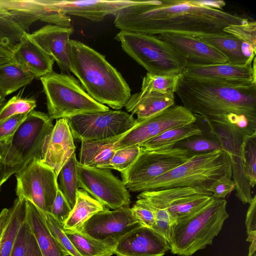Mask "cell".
<instances>
[{
    "instance_id": "1",
    "label": "cell",
    "mask_w": 256,
    "mask_h": 256,
    "mask_svg": "<svg viewBox=\"0 0 256 256\" xmlns=\"http://www.w3.org/2000/svg\"><path fill=\"white\" fill-rule=\"evenodd\" d=\"M222 6L221 0H141L119 10L114 24L120 30L142 34L197 36L222 32L229 25L248 20L220 10Z\"/></svg>"
},
{
    "instance_id": "2",
    "label": "cell",
    "mask_w": 256,
    "mask_h": 256,
    "mask_svg": "<svg viewBox=\"0 0 256 256\" xmlns=\"http://www.w3.org/2000/svg\"><path fill=\"white\" fill-rule=\"evenodd\" d=\"M176 92L208 126H228L244 136L256 134V84L232 86L182 76Z\"/></svg>"
},
{
    "instance_id": "3",
    "label": "cell",
    "mask_w": 256,
    "mask_h": 256,
    "mask_svg": "<svg viewBox=\"0 0 256 256\" xmlns=\"http://www.w3.org/2000/svg\"><path fill=\"white\" fill-rule=\"evenodd\" d=\"M71 72L94 100L116 110L124 107L131 89L120 73L104 56L76 40H70Z\"/></svg>"
},
{
    "instance_id": "4",
    "label": "cell",
    "mask_w": 256,
    "mask_h": 256,
    "mask_svg": "<svg viewBox=\"0 0 256 256\" xmlns=\"http://www.w3.org/2000/svg\"><path fill=\"white\" fill-rule=\"evenodd\" d=\"M225 199L214 198L198 212L172 225L170 250L174 254L191 256L210 245L229 217Z\"/></svg>"
},
{
    "instance_id": "5",
    "label": "cell",
    "mask_w": 256,
    "mask_h": 256,
    "mask_svg": "<svg viewBox=\"0 0 256 256\" xmlns=\"http://www.w3.org/2000/svg\"><path fill=\"white\" fill-rule=\"evenodd\" d=\"M226 174H232L230 156L226 150H216L194 155L185 163L144 185L140 192L180 187L208 192L212 182Z\"/></svg>"
},
{
    "instance_id": "6",
    "label": "cell",
    "mask_w": 256,
    "mask_h": 256,
    "mask_svg": "<svg viewBox=\"0 0 256 256\" xmlns=\"http://www.w3.org/2000/svg\"><path fill=\"white\" fill-rule=\"evenodd\" d=\"M40 80L46 97L48 114L52 120L110 110L91 98L70 74L52 72Z\"/></svg>"
},
{
    "instance_id": "7",
    "label": "cell",
    "mask_w": 256,
    "mask_h": 256,
    "mask_svg": "<svg viewBox=\"0 0 256 256\" xmlns=\"http://www.w3.org/2000/svg\"><path fill=\"white\" fill-rule=\"evenodd\" d=\"M123 50L148 73L163 75L182 72L186 66L182 58L156 36L120 30L115 36Z\"/></svg>"
},
{
    "instance_id": "8",
    "label": "cell",
    "mask_w": 256,
    "mask_h": 256,
    "mask_svg": "<svg viewBox=\"0 0 256 256\" xmlns=\"http://www.w3.org/2000/svg\"><path fill=\"white\" fill-rule=\"evenodd\" d=\"M54 128L48 114L32 110L20 124L10 146L1 154L10 176L34 159H41L44 143Z\"/></svg>"
},
{
    "instance_id": "9",
    "label": "cell",
    "mask_w": 256,
    "mask_h": 256,
    "mask_svg": "<svg viewBox=\"0 0 256 256\" xmlns=\"http://www.w3.org/2000/svg\"><path fill=\"white\" fill-rule=\"evenodd\" d=\"M194 155L178 147H170L141 152L136 160L121 172L128 190L140 192L146 183L185 163Z\"/></svg>"
},
{
    "instance_id": "10",
    "label": "cell",
    "mask_w": 256,
    "mask_h": 256,
    "mask_svg": "<svg viewBox=\"0 0 256 256\" xmlns=\"http://www.w3.org/2000/svg\"><path fill=\"white\" fill-rule=\"evenodd\" d=\"M50 12L42 0H0V46L12 52L30 26Z\"/></svg>"
},
{
    "instance_id": "11",
    "label": "cell",
    "mask_w": 256,
    "mask_h": 256,
    "mask_svg": "<svg viewBox=\"0 0 256 256\" xmlns=\"http://www.w3.org/2000/svg\"><path fill=\"white\" fill-rule=\"evenodd\" d=\"M74 138L80 140L112 138L124 134L138 122L120 110L78 114L66 118Z\"/></svg>"
},
{
    "instance_id": "12",
    "label": "cell",
    "mask_w": 256,
    "mask_h": 256,
    "mask_svg": "<svg viewBox=\"0 0 256 256\" xmlns=\"http://www.w3.org/2000/svg\"><path fill=\"white\" fill-rule=\"evenodd\" d=\"M15 176L18 198L30 201L42 214H50L58 189L53 170L41 159L34 158Z\"/></svg>"
},
{
    "instance_id": "13",
    "label": "cell",
    "mask_w": 256,
    "mask_h": 256,
    "mask_svg": "<svg viewBox=\"0 0 256 256\" xmlns=\"http://www.w3.org/2000/svg\"><path fill=\"white\" fill-rule=\"evenodd\" d=\"M137 199L166 210L172 224L198 212L214 198L210 192L180 187L141 192Z\"/></svg>"
},
{
    "instance_id": "14",
    "label": "cell",
    "mask_w": 256,
    "mask_h": 256,
    "mask_svg": "<svg viewBox=\"0 0 256 256\" xmlns=\"http://www.w3.org/2000/svg\"><path fill=\"white\" fill-rule=\"evenodd\" d=\"M80 188L100 202L106 208L116 210L129 206L130 196L123 181L110 169L83 166L78 168Z\"/></svg>"
},
{
    "instance_id": "15",
    "label": "cell",
    "mask_w": 256,
    "mask_h": 256,
    "mask_svg": "<svg viewBox=\"0 0 256 256\" xmlns=\"http://www.w3.org/2000/svg\"><path fill=\"white\" fill-rule=\"evenodd\" d=\"M196 116L184 106H173L142 121L126 132L115 144L118 150L140 146L171 128L195 123Z\"/></svg>"
},
{
    "instance_id": "16",
    "label": "cell",
    "mask_w": 256,
    "mask_h": 256,
    "mask_svg": "<svg viewBox=\"0 0 256 256\" xmlns=\"http://www.w3.org/2000/svg\"><path fill=\"white\" fill-rule=\"evenodd\" d=\"M140 226L131 208L124 206L96 212L78 231L114 248L124 236Z\"/></svg>"
},
{
    "instance_id": "17",
    "label": "cell",
    "mask_w": 256,
    "mask_h": 256,
    "mask_svg": "<svg viewBox=\"0 0 256 256\" xmlns=\"http://www.w3.org/2000/svg\"><path fill=\"white\" fill-rule=\"evenodd\" d=\"M256 58L244 65L228 62L205 66H186L182 72L186 78L232 86L256 84Z\"/></svg>"
},
{
    "instance_id": "18",
    "label": "cell",
    "mask_w": 256,
    "mask_h": 256,
    "mask_svg": "<svg viewBox=\"0 0 256 256\" xmlns=\"http://www.w3.org/2000/svg\"><path fill=\"white\" fill-rule=\"evenodd\" d=\"M208 128L210 132L218 139L230 156L232 178L236 184V196L243 204H250L253 197L244 168L242 144L244 136L228 126H212Z\"/></svg>"
},
{
    "instance_id": "19",
    "label": "cell",
    "mask_w": 256,
    "mask_h": 256,
    "mask_svg": "<svg viewBox=\"0 0 256 256\" xmlns=\"http://www.w3.org/2000/svg\"><path fill=\"white\" fill-rule=\"evenodd\" d=\"M141 0H42L46 8L66 15L101 22L109 14L115 15L120 10L140 3Z\"/></svg>"
},
{
    "instance_id": "20",
    "label": "cell",
    "mask_w": 256,
    "mask_h": 256,
    "mask_svg": "<svg viewBox=\"0 0 256 256\" xmlns=\"http://www.w3.org/2000/svg\"><path fill=\"white\" fill-rule=\"evenodd\" d=\"M169 250L170 244L163 236L144 226L126 234L113 248L118 256H164Z\"/></svg>"
},
{
    "instance_id": "21",
    "label": "cell",
    "mask_w": 256,
    "mask_h": 256,
    "mask_svg": "<svg viewBox=\"0 0 256 256\" xmlns=\"http://www.w3.org/2000/svg\"><path fill=\"white\" fill-rule=\"evenodd\" d=\"M156 36L170 44L185 60L186 66L227 62L222 54L197 36L176 34H164Z\"/></svg>"
},
{
    "instance_id": "22",
    "label": "cell",
    "mask_w": 256,
    "mask_h": 256,
    "mask_svg": "<svg viewBox=\"0 0 256 256\" xmlns=\"http://www.w3.org/2000/svg\"><path fill=\"white\" fill-rule=\"evenodd\" d=\"M72 26L47 24L30 34V37L56 62L62 73L71 72L70 36Z\"/></svg>"
},
{
    "instance_id": "23",
    "label": "cell",
    "mask_w": 256,
    "mask_h": 256,
    "mask_svg": "<svg viewBox=\"0 0 256 256\" xmlns=\"http://www.w3.org/2000/svg\"><path fill=\"white\" fill-rule=\"evenodd\" d=\"M75 150L74 136L67 120H56L44 143L42 162L50 167L58 176L62 166Z\"/></svg>"
},
{
    "instance_id": "24",
    "label": "cell",
    "mask_w": 256,
    "mask_h": 256,
    "mask_svg": "<svg viewBox=\"0 0 256 256\" xmlns=\"http://www.w3.org/2000/svg\"><path fill=\"white\" fill-rule=\"evenodd\" d=\"M13 62L22 66L34 78H40L53 72L54 61L24 32L20 40L12 52Z\"/></svg>"
},
{
    "instance_id": "25",
    "label": "cell",
    "mask_w": 256,
    "mask_h": 256,
    "mask_svg": "<svg viewBox=\"0 0 256 256\" xmlns=\"http://www.w3.org/2000/svg\"><path fill=\"white\" fill-rule=\"evenodd\" d=\"M26 218L44 256H68L50 232L44 216L31 202L26 200Z\"/></svg>"
},
{
    "instance_id": "26",
    "label": "cell",
    "mask_w": 256,
    "mask_h": 256,
    "mask_svg": "<svg viewBox=\"0 0 256 256\" xmlns=\"http://www.w3.org/2000/svg\"><path fill=\"white\" fill-rule=\"evenodd\" d=\"M174 104V94L140 91L131 96L124 107L142 122Z\"/></svg>"
},
{
    "instance_id": "27",
    "label": "cell",
    "mask_w": 256,
    "mask_h": 256,
    "mask_svg": "<svg viewBox=\"0 0 256 256\" xmlns=\"http://www.w3.org/2000/svg\"><path fill=\"white\" fill-rule=\"evenodd\" d=\"M124 134L106 140H82L79 164L92 168H110L116 150L114 144Z\"/></svg>"
},
{
    "instance_id": "28",
    "label": "cell",
    "mask_w": 256,
    "mask_h": 256,
    "mask_svg": "<svg viewBox=\"0 0 256 256\" xmlns=\"http://www.w3.org/2000/svg\"><path fill=\"white\" fill-rule=\"evenodd\" d=\"M222 54L227 62L234 65H244L253 60H248L242 52L243 41L225 32L197 36Z\"/></svg>"
},
{
    "instance_id": "29",
    "label": "cell",
    "mask_w": 256,
    "mask_h": 256,
    "mask_svg": "<svg viewBox=\"0 0 256 256\" xmlns=\"http://www.w3.org/2000/svg\"><path fill=\"white\" fill-rule=\"evenodd\" d=\"M106 208L86 192L79 188L75 204L66 220L63 228L66 230H79L94 214Z\"/></svg>"
},
{
    "instance_id": "30",
    "label": "cell",
    "mask_w": 256,
    "mask_h": 256,
    "mask_svg": "<svg viewBox=\"0 0 256 256\" xmlns=\"http://www.w3.org/2000/svg\"><path fill=\"white\" fill-rule=\"evenodd\" d=\"M203 133L200 128L194 123L166 130L145 142L140 146L145 150L174 147L176 144L184 140Z\"/></svg>"
},
{
    "instance_id": "31",
    "label": "cell",
    "mask_w": 256,
    "mask_h": 256,
    "mask_svg": "<svg viewBox=\"0 0 256 256\" xmlns=\"http://www.w3.org/2000/svg\"><path fill=\"white\" fill-rule=\"evenodd\" d=\"M34 76L18 64L12 62L0 66V94L5 98L30 84Z\"/></svg>"
},
{
    "instance_id": "32",
    "label": "cell",
    "mask_w": 256,
    "mask_h": 256,
    "mask_svg": "<svg viewBox=\"0 0 256 256\" xmlns=\"http://www.w3.org/2000/svg\"><path fill=\"white\" fill-rule=\"evenodd\" d=\"M10 216L0 241V256H10L18 231L26 217V201L16 198L10 208Z\"/></svg>"
},
{
    "instance_id": "33",
    "label": "cell",
    "mask_w": 256,
    "mask_h": 256,
    "mask_svg": "<svg viewBox=\"0 0 256 256\" xmlns=\"http://www.w3.org/2000/svg\"><path fill=\"white\" fill-rule=\"evenodd\" d=\"M78 162L74 152L60 169L58 176V186L72 209L76 198L80 188L78 168Z\"/></svg>"
},
{
    "instance_id": "34",
    "label": "cell",
    "mask_w": 256,
    "mask_h": 256,
    "mask_svg": "<svg viewBox=\"0 0 256 256\" xmlns=\"http://www.w3.org/2000/svg\"><path fill=\"white\" fill-rule=\"evenodd\" d=\"M64 232L82 256H112L114 254L110 246L79 231L64 230Z\"/></svg>"
},
{
    "instance_id": "35",
    "label": "cell",
    "mask_w": 256,
    "mask_h": 256,
    "mask_svg": "<svg viewBox=\"0 0 256 256\" xmlns=\"http://www.w3.org/2000/svg\"><path fill=\"white\" fill-rule=\"evenodd\" d=\"M182 77V72L163 75L149 73L143 78L141 91L174 94Z\"/></svg>"
},
{
    "instance_id": "36",
    "label": "cell",
    "mask_w": 256,
    "mask_h": 256,
    "mask_svg": "<svg viewBox=\"0 0 256 256\" xmlns=\"http://www.w3.org/2000/svg\"><path fill=\"white\" fill-rule=\"evenodd\" d=\"M209 135L194 136L184 140L174 145L184 149L192 155L206 153L216 150H225L218 139L210 132Z\"/></svg>"
},
{
    "instance_id": "37",
    "label": "cell",
    "mask_w": 256,
    "mask_h": 256,
    "mask_svg": "<svg viewBox=\"0 0 256 256\" xmlns=\"http://www.w3.org/2000/svg\"><path fill=\"white\" fill-rule=\"evenodd\" d=\"M242 150L245 175L254 188L256 184V134L244 138Z\"/></svg>"
},
{
    "instance_id": "38",
    "label": "cell",
    "mask_w": 256,
    "mask_h": 256,
    "mask_svg": "<svg viewBox=\"0 0 256 256\" xmlns=\"http://www.w3.org/2000/svg\"><path fill=\"white\" fill-rule=\"evenodd\" d=\"M36 106L33 98H22L18 94L10 98L0 110V122L18 114L29 113Z\"/></svg>"
},
{
    "instance_id": "39",
    "label": "cell",
    "mask_w": 256,
    "mask_h": 256,
    "mask_svg": "<svg viewBox=\"0 0 256 256\" xmlns=\"http://www.w3.org/2000/svg\"><path fill=\"white\" fill-rule=\"evenodd\" d=\"M42 214L50 232L66 254L70 256H82L76 251L72 242L65 234L63 226L51 214L49 213Z\"/></svg>"
},
{
    "instance_id": "40",
    "label": "cell",
    "mask_w": 256,
    "mask_h": 256,
    "mask_svg": "<svg viewBox=\"0 0 256 256\" xmlns=\"http://www.w3.org/2000/svg\"><path fill=\"white\" fill-rule=\"evenodd\" d=\"M141 152L140 146H132L115 150L110 164V169L121 172L126 170L136 160Z\"/></svg>"
},
{
    "instance_id": "41",
    "label": "cell",
    "mask_w": 256,
    "mask_h": 256,
    "mask_svg": "<svg viewBox=\"0 0 256 256\" xmlns=\"http://www.w3.org/2000/svg\"><path fill=\"white\" fill-rule=\"evenodd\" d=\"M28 114L16 115L4 121L0 122V156L10 144L16 131Z\"/></svg>"
},
{
    "instance_id": "42",
    "label": "cell",
    "mask_w": 256,
    "mask_h": 256,
    "mask_svg": "<svg viewBox=\"0 0 256 256\" xmlns=\"http://www.w3.org/2000/svg\"><path fill=\"white\" fill-rule=\"evenodd\" d=\"M223 31L233 35L250 44L254 49H256V21L248 20L240 24H230L226 27Z\"/></svg>"
},
{
    "instance_id": "43",
    "label": "cell",
    "mask_w": 256,
    "mask_h": 256,
    "mask_svg": "<svg viewBox=\"0 0 256 256\" xmlns=\"http://www.w3.org/2000/svg\"><path fill=\"white\" fill-rule=\"evenodd\" d=\"M236 188V184L232 180V174H226L214 181L208 192L212 194L216 199H225L226 196Z\"/></svg>"
},
{
    "instance_id": "44",
    "label": "cell",
    "mask_w": 256,
    "mask_h": 256,
    "mask_svg": "<svg viewBox=\"0 0 256 256\" xmlns=\"http://www.w3.org/2000/svg\"><path fill=\"white\" fill-rule=\"evenodd\" d=\"M131 209L134 214L142 226L155 230V216L153 211L148 206L137 200Z\"/></svg>"
},
{
    "instance_id": "45",
    "label": "cell",
    "mask_w": 256,
    "mask_h": 256,
    "mask_svg": "<svg viewBox=\"0 0 256 256\" xmlns=\"http://www.w3.org/2000/svg\"><path fill=\"white\" fill-rule=\"evenodd\" d=\"M72 210L69 204L58 188L50 214L64 226Z\"/></svg>"
},
{
    "instance_id": "46",
    "label": "cell",
    "mask_w": 256,
    "mask_h": 256,
    "mask_svg": "<svg viewBox=\"0 0 256 256\" xmlns=\"http://www.w3.org/2000/svg\"><path fill=\"white\" fill-rule=\"evenodd\" d=\"M26 218V217H25ZM30 232V227L24 220L17 234L10 256H24Z\"/></svg>"
},
{
    "instance_id": "47",
    "label": "cell",
    "mask_w": 256,
    "mask_h": 256,
    "mask_svg": "<svg viewBox=\"0 0 256 256\" xmlns=\"http://www.w3.org/2000/svg\"><path fill=\"white\" fill-rule=\"evenodd\" d=\"M249 204L245 224L248 234L246 241L252 242L256 241V195H254Z\"/></svg>"
},
{
    "instance_id": "48",
    "label": "cell",
    "mask_w": 256,
    "mask_h": 256,
    "mask_svg": "<svg viewBox=\"0 0 256 256\" xmlns=\"http://www.w3.org/2000/svg\"><path fill=\"white\" fill-rule=\"evenodd\" d=\"M24 256H44L30 228L26 248Z\"/></svg>"
},
{
    "instance_id": "49",
    "label": "cell",
    "mask_w": 256,
    "mask_h": 256,
    "mask_svg": "<svg viewBox=\"0 0 256 256\" xmlns=\"http://www.w3.org/2000/svg\"><path fill=\"white\" fill-rule=\"evenodd\" d=\"M10 214V208H3L0 212V241L9 221Z\"/></svg>"
},
{
    "instance_id": "50",
    "label": "cell",
    "mask_w": 256,
    "mask_h": 256,
    "mask_svg": "<svg viewBox=\"0 0 256 256\" xmlns=\"http://www.w3.org/2000/svg\"><path fill=\"white\" fill-rule=\"evenodd\" d=\"M13 62L12 52L0 46V66Z\"/></svg>"
},
{
    "instance_id": "51",
    "label": "cell",
    "mask_w": 256,
    "mask_h": 256,
    "mask_svg": "<svg viewBox=\"0 0 256 256\" xmlns=\"http://www.w3.org/2000/svg\"><path fill=\"white\" fill-rule=\"evenodd\" d=\"M10 176L4 164L0 163V189Z\"/></svg>"
},
{
    "instance_id": "52",
    "label": "cell",
    "mask_w": 256,
    "mask_h": 256,
    "mask_svg": "<svg viewBox=\"0 0 256 256\" xmlns=\"http://www.w3.org/2000/svg\"><path fill=\"white\" fill-rule=\"evenodd\" d=\"M6 103V99L5 98L2 96L1 94H0V110L2 108V106ZM2 162V158L0 154V162Z\"/></svg>"
},
{
    "instance_id": "53",
    "label": "cell",
    "mask_w": 256,
    "mask_h": 256,
    "mask_svg": "<svg viewBox=\"0 0 256 256\" xmlns=\"http://www.w3.org/2000/svg\"><path fill=\"white\" fill-rule=\"evenodd\" d=\"M252 256H256V254H254Z\"/></svg>"
},
{
    "instance_id": "54",
    "label": "cell",
    "mask_w": 256,
    "mask_h": 256,
    "mask_svg": "<svg viewBox=\"0 0 256 256\" xmlns=\"http://www.w3.org/2000/svg\"><path fill=\"white\" fill-rule=\"evenodd\" d=\"M0 163H1V162H0Z\"/></svg>"
}]
</instances>
